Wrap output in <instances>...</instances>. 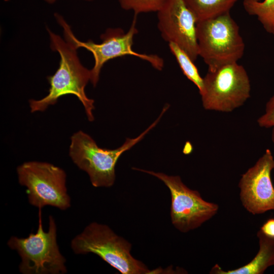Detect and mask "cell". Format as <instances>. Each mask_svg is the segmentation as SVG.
<instances>
[{
	"label": "cell",
	"mask_w": 274,
	"mask_h": 274,
	"mask_svg": "<svg viewBox=\"0 0 274 274\" xmlns=\"http://www.w3.org/2000/svg\"><path fill=\"white\" fill-rule=\"evenodd\" d=\"M44 1L49 4H53L54 2H55L57 0H44ZM85 1H91L92 0H85Z\"/></svg>",
	"instance_id": "cell-19"
},
{
	"label": "cell",
	"mask_w": 274,
	"mask_h": 274,
	"mask_svg": "<svg viewBox=\"0 0 274 274\" xmlns=\"http://www.w3.org/2000/svg\"><path fill=\"white\" fill-rule=\"evenodd\" d=\"M196 39L198 55L208 71L237 62L244 54L245 45L239 26L230 12L198 21Z\"/></svg>",
	"instance_id": "cell-3"
},
{
	"label": "cell",
	"mask_w": 274,
	"mask_h": 274,
	"mask_svg": "<svg viewBox=\"0 0 274 274\" xmlns=\"http://www.w3.org/2000/svg\"><path fill=\"white\" fill-rule=\"evenodd\" d=\"M168 46L183 74L196 86L200 92L203 88V78L200 76L194 61L177 45L169 43Z\"/></svg>",
	"instance_id": "cell-15"
},
{
	"label": "cell",
	"mask_w": 274,
	"mask_h": 274,
	"mask_svg": "<svg viewBox=\"0 0 274 274\" xmlns=\"http://www.w3.org/2000/svg\"><path fill=\"white\" fill-rule=\"evenodd\" d=\"M19 184L26 188L29 202L42 209L51 206L61 210L71 207L66 174L59 167L40 161H28L17 168Z\"/></svg>",
	"instance_id": "cell-7"
},
{
	"label": "cell",
	"mask_w": 274,
	"mask_h": 274,
	"mask_svg": "<svg viewBox=\"0 0 274 274\" xmlns=\"http://www.w3.org/2000/svg\"><path fill=\"white\" fill-rule=\"evenodd\" d=\"M260 230L266 236L274 238V218L267 220L261 226Z\"/></svg>",
	"instance_id": "cell-18"
},
{
	"label": "cell",
	"mask_w": 274,
	"mask_h": 274,
	"mask_svg": "<svg viewBox=\"0 0 274 274\" xmlns=\"http://www.w3.org/2000/svg\"><path fill=\"white\" fill-rule=\"evenodd\" d=\"M259 250L249 263L235 269L225 271L216 264L210 273L215 274H261L268 267L274 265V238L265 235L260 230L257 232Z\"/></svg>",
	"instance_id": "cell-12"
},
{
	"label": "cell",
	"mask_w": 274,
	"mask_h": 274,
	"mask_svg": "<svg viewBox=\"0 0 274 274\" xmlns=\"http://www.w3.org/2000/svg\"><path fill=\"white\" fill-rule=\"evenodd\" d=\"M39 226L35 233L27 237L12 236L7 245L16 250L21 259L19 271L23 274H64L67 272L66 259L61 254L57 243L55 219L49 217V229L44 230L39 209Z\"/></svg>",
	"instance_id": "cell-5"
},
{
	"label": "cell",
	"mask_w": 274,
	"mask_h": 274,
	"mask_svg": "<svg viewBox=\"0 0 274 274\" xmlns=\"http://www.w3.org/2000/svg\"><path fill=\"white\" fill-rule=\"evenodd\" d=\"M166 111L163 108L157 119L138 136L127 138L121 147L114 150L99 148L89 135L80 130L71 138L69 155L74 163L88 174L94 187H110L115 181V166L120 156L141 141Z\"/></svg>",
	"instance_id": "cell-2"
},
{
	"label": "cell",
	"mask_w": 274,
	"mask_h": 274,
	"mask_svg": "<svg viewBox=\"0 0 274 274\" xmlns=\"http://www.w3.org/2000/svg\"><path fill=\"white\" fill-rule=\"evenodd\" d=\"M136 16L134 15L131 25L127 32L120 28H109L100 36L102 42L95 43L92 40L81 42L73 33L70 26L61 16H55L63 29L65 40L72 44L77 49L84 48L91 52L94 59V64L90 70V81L96 86L100 73L104 64L108 61L119 57L131 55L139 57L150 62L155 68L161 70L163 66V60L156 55L141 54L132 49L133 39L138 33L136 27Z\"/></svg>",
	"instance_id": "cell-6"
},
{
	"label": "cell",
	"mask_w": 274,
	"mask_h": 274,
	"mask_svg": "<svg viewBox=\"0 0 274 274\" xmlns=\"http://www.w3.org/2000/svg\"><path fill=\"white\" fill-rule=\"evenodd\" d=\"M238 0H184L197 22L216 17L227 12Z\"/></svg>",
	"instance_id": "cell-13"
},
{
	"label": "cell",
	"mask_w": 274,
	"mask_h": 274,
	"mask_svg": "<svg viewBox=\"0 0 274 274\" xmlns=\"http://www.w3.org/2000/svg\"><path fill=\"white\" fill-rule=\"evenodd\" d=\"M257 122L260 127L272 128L271 137L274 144V94L267 102L265 113L258 118Z\"/></svg>",
	"instance_id": "cell-17"
},
{
	"label": "cell",
	"mask_w": 274,
	"mask_h": 274,
	"mask_svg": "<svg viewBox=\"0 0 274 274\" xmlns=\"http://www.w3.org/2000/svg\"><path fill=\"white\" fill-rule=\"evenodd\" d=\"M47 29L51 48L60 55L59 65L53 75L47 77L50 85L48 94L41 99L29 100L31 112L44 111L49 106L56 104L61 96L73 94L83 104L88 120L93 121L94 100L89 98L85 92V86L90 81V70L81 63L77 49L72 44L63 40L48 28Z\"/></svg>",
	"instance_id": "cell-1"
},
{
	"label": "cell",
	"mask_w": 274,
	"mask_h": 274,
	"mask_svg": "<svg viewBox=\"0 0 274 274\" xmlns=\"http://www.w3.org/2000/svg\"><path fill=\"white\" fill-rule=\"evenodd\" d=\"M161 180L168 188L171 195L170 218L173 225L182 232L200 226L218 212V206L204 200L196 190L189 188L178 176H168L136 168Z\"/></svg>",
	"instance_id": "cell-9"
},
{
	"label": "cell",
	"mask_w": 274,
	"mask_h": 274,
	"mask_svg": "<svg viewBox=\"0 0 274 274\" xmlns=\"http://www.w3.org/2000/svg\"><path fill=\"white\" fill-rule=\"evenodd\" d=\"M157 13L158 28L163 39L177 45L194 62L199 56L197 20L184 0H164Z\"/></svg>",
	"instance_id": "cell-10"
},
{
	"label": "cell",
	"mask_w": 274,
	"mask_h": 274,
	"mask_svg": "<svg viewBox=\"0 0 274 274\" xmlns=\"http://www.w3.org/2000/svg\"><path fill=\"white\" fill-rule=\"evenodd\" d=\"M274 158L266 149L254 165L243 174L238 183L240 198L244 208L253 215L274 210V187L271 173Z\"/></svg>",
	"instance_id": "cell-11"
},
{
	"label": "cell",
	"mask_w": 274,
	"mask_h": 274,
	"mask_svg": "<svg viewBox=\"0 0 274 274\" xmlns=\"http://www.w3.org/2000/svg\"><path fill=\"white\" fill-rule=\"evenodd\" d=\"M243 5L249 15L256 16L266 32L274 35V0H244Z\"/></svg>",
	"instance_id": "cell-14"
},
{
	"label": "cell",
	"mask_w": 274,
	"mask_h": 274,
	"mask_svg": "<svg viewBox=\"0 0 274 274\" xmlns=\"http://www.w3.org/2000/svg\"><path fill=\"white\" fill-rule=\"evenodd\" d=\"M199 92L207 110L230 112L250 97L251 85L247 72L237 62L208 71Z\"/></svg>",
	"instance_id": "cell-8"
},
{
	"label": "cell",
	"mask_w": 274,
	"mask_h": 274,
	"mask_svg": "<svg viewBox=\"0 0 274 274\" xmlns=\"http://www.w3.org/2000/svg\"><path fill=\"white\" fill-rule=\"evenodd\" d=\"M121 7L127 11H132L134 15L140 13L157 12L164 0H118Z\"/></svg>",
	"instance_id": "cell-16"
},
{
	"label": "cell",
	"mask_w": 274,
	"mask_h": 274,
	"mask_svg": "<svg viewBox=\"0 0 274 274\" xmlns=\"http://www.w3.org/2000/svg\"><path fill=\"white\" fill-rule=\"evenodd\" d=\"M76 254L93 253L122 274L150 273L147 266L130 253L131 244L108 225L89 224L71 241Z\"/></svg>",
	"instance_id": "cell-4"
}]
</instances>
